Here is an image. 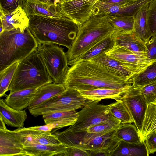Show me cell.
<instances>
[{"instance_id":"6da1fadb","label":"cell","mask_w":156,"mask_h":156,"mask_svg":"<svg viewBox=\"0 0 156 156\" xmlns=\"http://www.w3.org/2000/svg\"><path fill=\"white\" fill-rule=\"evenodd\" d=\"M63 84L66 88L80 91L121 88L132 85V82L102 64L88 60L71 66Z\"/></svg>"},{"instance_id":"7a4b0ae2","label":"cell","mask_w":156,"mask_h":156,"mask_svg":"<svg viewBox=\"0 0 156 156\" xmlns=\"http://www.w3.org/2000/svg\"><path fill=\"white\" fill-rule=\"evenodd\" d=\"M28 17L29 19L28 27L38 45L55 44L69 49L76 37L79 27L66 17L37 15Z\"/></svg>"},{"instance_id":"3957f363","label":"cell","mask_w":156,"mask_h":156,"mask_svg":"<svg viewBox=\"0 0 156 156\" xmlns=\"http://www.w3.org/2000/svg\"><path fill=\"white\" fill-rule=\"evenodd\" d=\"M38 45L28 27L3 31L0 34V72L20 61L37 49Z\"/></svg>"},{"instance_id":"277c9868","label":"cell","mask_w":156,"mask_h":156,"mask_svg":"<svg viewBox=\"0 0 156 156\" xmlns=\"http://www.w3.org/2000/svg\"><path fill=\"white\" fill-rule=\"evenodd\" d=\"M114 30L107 15H92L79 27L75 39L66 52L69 65Z\"/></svg>"},{"instance_id":"5b68a950","label":"cell","mask_w":156,"mask_h":156,"mask_svg":"<svg viewBox=\"0 0 156 156\" xmlns=\"http://www.w3.org/2000/svg\"><path fill=\"white\" fill-rule=\"evenodd\" d=\"M37 49L20 61L8 88L10 93L52 83Z\"/></svg>"},{"instance_id":"8992f818","label":"cell","mask_w":156,"mask_h":156,"mask_svg":"<svg viewBox=\"0 0 156 156\" xmlns=\"http://www.w3.org/2000/svg\"><path fill=\"white\" fill-rule=\"evenodd\" d=\"M115 131L106 133H89L86 130L72 131L66 129L56 132L54 134L66 146L85 150H101L106 156H111L120 141L116 136Z\"/></svg>"},{"instance_id":"52a82bcc","label":"cell","mask_w":156,"mask_h":156,"mask_svg":"<svg viewBox=\"0 0 156 156\" xmlns=\"http://www.w3.org/2000/svg\"><path fill=\"white\" fill-rule=\"evenodd\" d=\"M37 50L53 83L63 84L69 68L64 48L56 44L45 43L39 44Z\"/></svg>"},{"instance_id":"ba28073f","label":"cell","mask_w":156,"mask_h":156,"mask_svg":"<svg viewBox=\"0 0 156 156\" xmlns=\"http://www.w3.org/2000/svg\"><path fill=\"white\" fill-rule=\"evenodd\" d=\"M92 101L86 98L77 90L66 88L62 93L28 110L36 117L48 112L75 110Z\"/></svg>"},{"instance_id":"9c48e42d","label":"cell","mask_w":156,"mask_h":156,"mask_svg":"<svg viewBox=\"0 0 156 156\" xmlns=\"http://www.w3.org/2000/svg\"><path fill=\"white\" fill-rule=\"evenodd\" d=\"M100 101L93 100L85 105L77 112L75 122L66 129L72 131H85L95 125L118 119L110 112L109 105L99 104Z\"/></svg>"},{"instance_id":"30bf717a","label":"cell","mask_w":156,"mask_h":156,"mask_svg":"<svg viewBox=\"0 0 156 156\" xmlns=\"http://www.w3.org/2000/svg\"><path fill=\"white\" fill-rule=\"evenodd\" d=\"M99 0H63L59 3L60 12L79 27L92 16L94 6Z\"/></svg>"},{"instance_id":"8fae6325","label":"cell","mask_w":156,"mask_h":156,"mask_svg":"<svg viewBox=\"0 0 156 156\" xmlns=\"http://www.w3.org/2000/svg\"><path fill=\"white\" fill-rule=\"evenodd\" d=\"M141 88L133 86L119 99L122 101L128 110L139 133L141 130L148 105L141 93Z\"/></svg>"},{"instance_id":"7c38bea8","label":"cell","mask_w":156,"mask_h":156,"mask_svg":"<svg viewBox=\"0 0 156 156\" xmlns=\"http://www.w3.org/2000/svg\"><path fill=\"white\" fill-rule=\"evenodd\" d=\"M25 139L15 130L0 129V156H30L24 149Z\"/></svg>"},{"instance_id":"4fadbf2b","label":"cell","mask_w":156,"mask_h":156,"mask_svg":"<svg viewBox=\"0 0 156 156\" xmlns=\"http://www.w3.org/2000/svg\"><path fill=\"white\" fill-rule=\"evenodd\" d=\"M90 60L107 67L126 81L131 80L134 76L146 68L120 62L108 56L105 53L100 54Z\"/></svg>"},{"instance_id":"5bb4252c","label":"cell","mask_w":156,"mask_h":156,"mask_svg":"<svg viewBox=\"0 0 156 156\" xmlns=\"http://www.w3.org/2000/svg\"><path fill=\"white\" fill-rule=\"evenodd\" d=\"M111 35L116 44L136 54L147 57L145 42L133 31L126 32L114 30Z\"/></svg>"},{"instance_id":"9a60e30c","label":"cell","mask_w":156,"mask_h":156,"mask_svg":"<svg viewBox=\"0 0 156 156\" xmlns=\"http://www.w3.org/2000/svg\"><path fill=\"white\" fill-rule=\"evenodd\" d=\"M105 53L120 62L144 68L156 60L151 59L147 56L136 54L115 42L112 48Z\"/></svg>"},{"instance_id":"2e32d148","label":"cell","mask_w":156,"mask_h":156,"mask_svg":"<svg viewBox=\"0 0 156 156\" xmlns=\"http://www.w3.org/2000/svg\"><path fill=\"white\" fill-rule=\"evenodd\" d=\"M0 20L3 31L19 28L23 32L28 27L29 22V17L20 6L9 12H5L0 7Z\"/></svg>"},{"instance_id":"e0dca14e","label":"cell","mask_w":156,"mask_h":156,"mask_svg":"<svg viewBox=\"0 0 156 156\" xmlns=\"http://www.w3.org/2000/svg\"><path fill=\"white\" fill-rule=\"evenodd\" d=\"M22 8L27 16L37 15L49 17H60L59 4H49L32 0H26L23 3Z\"/></svg>"},{"instance_id":"ac0fdd59","label":"cell","mask_w":156,"mask_h":156,"mask_svg":"<svg viewBox=\"0 0 156 156\" xmlns=\"http://www.w3.org/2000/svg\"><path fill=\"white\" fill-rule=\"evenodd\" d=\"M66 88L63 84L51 83L40 87L34 94L28 109L39 106L51 98L64 92Z\"/></svg>"},{"instance_id":"d6986e66","label":"cell","mask_w":156,"mask_h":156,"mask_svg":"<svg viewBox=\"0 0 156 156\" xmlns=\"http://www.w3.org/2000/svg\"><path fill=\"white\" fill-rule=\"evenodd\" d=\"M39 87L26 89L10 93L4 100L6 104L12 108L18 110H23L28 108Z\"/></svg>"},{"instance_id":"ffe728a7","label":"cell","mask_w":156,"mask_h":156,"mask_svg":"<svg viewBox=\"0 0 156 156\" xmlns=\"http://www.w3.org/2000/svg\"><path fill=\"white\" fill-rule=\"evenodd\" d=\"M25 110H18L8 105L4 100H0V117L8 126L18 128H23L27 118Z\"/></svg>"},{"instance_id":"44dd1931","label":"cell","mask_w":156,"mask_h":156,"mask_svg":"<svg viewBox=\"0 0 156 156\" xmlns=\"http://www.w3.org/2000/svg\"><path fill=\"white\" fill-rule=\"evenodd\" d=\"M132 86V85L121 88H102L79 91L86 98L91 100L101 101L103 99H111L117 101Z\"/></svg>"},{"instance_id":"7402d4cb","label":"cell","mask_w":156,"mask_h":156,"mask_svg":"<svg viewBox=\"0 0 156 156\" xmlns=\"http://www.w3.org/2000/svg\"><path fill=\"white\" fill-rule=\"evenodd\" d=\"M66 147L62 144L58 145H42L28 142L25 144L24 149L30 156H61Z\"/></svg>"},{"instance_id":"603a6c76","label":"cell","mask_w":156,"mask_h":156,"mask_svg":"<svg viewBox=\"0 0 156 156\" xmlns=\"http://www.w3.org/2000/svg\"><path fill=\"white\" fill-rule=\"evenodd\" d=\"M145 141L130 143L121 140L111 156H148Z\"/></svg>"},{"instance_id":"cb8c5ba5","label":"cell","mask_w":156,"mask_h":156,"mask_svg":"<svg viewBox=\"0 0 156 156\" xmlns=\"http://www.w3.org/2000/svg\"><path fill=\"white\" fill-rule=\"evenodd\" d=\"M148 4L141 7L133 16V31L144 42L148 41L151 37L147 19Z\"/></svg>"},{"instance_id":"d4e9b609","label":"cell","mask_w":156,"mask_h":156,"mask_svg":"<svg viewBox=\"0 0 156 156\" xmlns=\"http://www.w3.org/2000/svg\"><path fill=\"white\" fill-rule=\"evenodd\" d=\"M114 44V40L111 34L99 41L75 59L70 66L82 61L90 60L100 54L106 53L112 48Z\"/></svg>"},{"instance_id":"484cf974","label":"cell","mask_w":156,"mask_h":156,"mask_svg":"<svg viewBox=\"0 0 156 156\" xmlns=\"http://www.w3.org/2000/svg\"><path fill=\"white\" fill-rule=\"evenodd\" d=\"M18 132L25 136V144L28 142L42 145H58L62 144L57 136L51 132L34 130Z\"/></svg>"},{"instance_id":"4316f807","label":"cell","mask_w":156,"mask_h":156,"mask_svg":"<svg viewBox=\"0 0 156 156\" xmlns=\"http://www.w3.org/2000/svg\"><path fill=\"white\" fill-rule=\"evenodd\" d=\"M156 132V102L148 104L141 130L139 133L141 142L147 137Z\"/></svg>"},{"instance_id":"83f0119b","label":"cell","mask_w":156,"mask_h":156,"mask_svg":"<svg viewBox=\"0 0 156 156\" xmlns=\"http://www.w3.org/2000/svg\"><path fill=\"white\" fill-rule=\"evenodd\" d=\"M134 87H143L156 81V60L131 79Z\"/></svg>"},{"instance_id":"f1b7e54d","label":"cell","mask_w":156,"mask_h":156,"mask_svg":"<svg viewBox=\"0 0 156 156\" xmlns=\"http://www.w3.org/2000/svg\"><path fill=\"white\" fill-rule=\"evenodd\" d=\"M115 135L120 141L133 143L142 142L136 127L131 123L121 124L116 130Z\"/></svg>"},{"instance_id":"f546056e","label":"cell","mask_w":156,"mask_h":156,"mask_svg":"<svg viewBox=\"0 0 156 156\" xmlns=\"http://www.w3.org/2000/svg\"><path fill=\"white\" fill-rule=\"evenodd\" d=\"M109 110L113 115L119 120L121 124L133 122L132 117L122 101L119 100L108 105Z\"/></svg>"},{"instance_id":"4dcf8cb0","label":"cell","mask_w":156,"mask_h":156,"mask_svg":"<svg viewBox=\"0 0 156 156\" xmlns=\"http://www.w3.org/2000/svg\"><path fill=\"white\" fill-rule=\"evenodd\" d=\"M107 16L114 30L126 32L133 31V16Z\"/></svg>"},{"instance_id":"1f68e13d","label":"cell","mask_w":156,"mask_h":156,"mask_svg":"<svg viewBox=\"0 0 156 156\" xmlns=\"http://www.w3.org/2000/svg\"><path fill=\"white\" fill-rule=\"evenodd\" d=\"M20 61L16 62L0 72V97L8 91V88Z\"/></svg>"},{"instance_id":"d6a6232c","label":"cell","mask_w":156,"mask_h":156,"mask_svg":"<svg viewBox=\"0 0 156 156\" xmlns=\"http://www.w3.org/2000/svg\"><path fill=\"white\" fill-rule=\"evenodd\" d=\"M45 123H52L62 119L70 118H77V112L75 110L67 111H59L48 112L42 115Z\"/></svg>"},{"instance_id":"836d02e7","label":"cell","mask_w":156,"mask_h":156,"mask_svg":"<svg viewBox=\"0 0 156 156\" xmlns=\"http://www.w3.org/2000/svg\"><path fill=\"white\" fill-rule=\"evenodd\" d=\"M118 120L100 123L87 129L86 131L89 133H108L118 129L121 125Z\"/></svg>"},{"instance_id":"e575fe53","label":"cell","mask_w":156,"mask_h":156,"mask_svg":"<svg viewBox=\"0 0 156 156\" xmlns=\"http://www.w3.org/2000/svg\"><path fill=\"white\" fill-rule=\"evenodd\" d=\"M147 19L148 27L151 37L156 35V0L148 4L147 9Z\"/></svg>"},{"instance_id":"d590c367","label":"cell","mask_w":156,"mask_h":156,"mask_svg":"<svg viewBox=\"0 0 156 156\" xmlns=\"http://www.w3.org/2000/svg\"><path fill=\"white\" fill-rule=\"evenodd\" d=\"M141 91L148 104L156 102V81L143 87Z\"/></svg>"},{"instance_id":"8d00e7d4","label":"cell","mask_w":156,"mask_h":156,"mask_svg":"<svg viewBox=\"0 0 156 156\" xmlns=\"http://www.w3.org/2000/svg\"><path fill=\"white\" fill-rule=\"evenodd\" d=\"M26 0H0V7L6 12L12 11L19 6L22 7L23 4Z\"/></svg>"},{"instance_id":"74e56055","label":"cell","mask_w":156,"mask_h":156,"mask_svg":"<svg viewBox=\"0 0 156 156\" xmlns=\"http://www.w3.org/2000/svg\"><path fill=\"white\" fill-rule=\"evenodd\" d=\"M145 44L147 51V57L151 59L156 60V35L145 42Z\"/></svg>"},{"instance_id":"f35d334b","label":"cell","mask_w":156,"mask_h":156,"mask_svg":"<svg viewBox=\"0 0 156 156\" xmlns=\"http://www.w3.org/2000/svg\"><path fill=\"white\" fill-rule=\"evenodd\" d=\"M66 146L61 156H89L87 150L73 146Z\"/></svg>"},{"instance_id":"ab89813d","label":"cell","mask_w":156,"mask_h":156,"mask_svg":"<svg viewBox=\"0 0 156 156\" xmlns=\"http://www.w3.org/2000/svg\"><path fill=\"white\" fill-rule=\"evenodd\" d=\"M145 142L149 154L156 152V133H154L148 135Z\"/></svg>"},{"instance_id":"60d3db41","label":"cell","mask_w":156,"mask_h":156,"mask_svg":"<svg viewBox=\"0 0 156 156\" xmlns=\"http://www.w3.org/2000/svg\"><path fill=\"white\" fill-rule=\"evenodd\" d=\"M135 0H99L98 1L109 4H118L124 3Z\"/></svg>"},{"instance_id":"b9f144b4","label":"cell","mask_w":156,"mask_h":156,"mask_svg":"<svg viewBox=\"0 0 156 156\" xmlns=\"http://www.w3.org/2000/svg\"><path fill=\"white\" fill-rule=\"evenodd\" d=\"M49 4H57L55 0H32Z\"/></svg>"},{"instance_id":"7bdbcfd3","label":"cell","mask_w":156,"mask_h":156,"mask_svg":"<svg viewBox=\"0 0 156 156\" xmlns=\"http://www.w3.org/2000/svg\"><path fill=\"white\" fill-rule=\"evenodd\" d=\"M5 124L2 118L0 117V129H6Z\"/></svg>"},{"instance_id":"ee69618b","label":"cell","mask_w":156,"mask_h":156,"mask_svg":"<svg viewBox=\"0 0 156 156\" xmlns=\"http://www.w3.org/2000/svg\"><path fill=\"white\" fill-rule=\"evenodd\" d=\"M3 31V27L2 22H0V34Z\"/></svg>"},{"instance_id":"f6af8a7d","label":"cell","mask_w":156,"mask_h":156,"mask_svg":"<svg viewBox=\"0 0 156 156\" xmlns=\"http://www.w3.org/2000/svg\"><path fill=\"white\" fill-rule=\"evenodd\" d=\"M55 1L57 4H59L61 2L60 0H55Z\"/></svg>"},{"instance_id":"bcb514c9","label":"cell","mask_w":156,"mask_h":156,"mask_svg":"<svg viewBox=\"0 0 156 156\" xmlns=\"http://www.w3.org/2000/svg\"><path fill=\"white\" fill-rule=\"evenodd\" d=\"M63 0H60L61 2L62 1H63Z\"/></svg>"},{"instance_id":"7dc6e473","label":"cell","mask_w":156,"mask_h":156,"mask_svg":"<svg viewBox=\"0 0 156 156\" xmlns=\"http://www.w3.org/2000/svg\"><path fill=\"white\" fill-rule=\"evenodd\" d=\"M155 133H156V132H155Z\"/></svg>"}]
</instances>
